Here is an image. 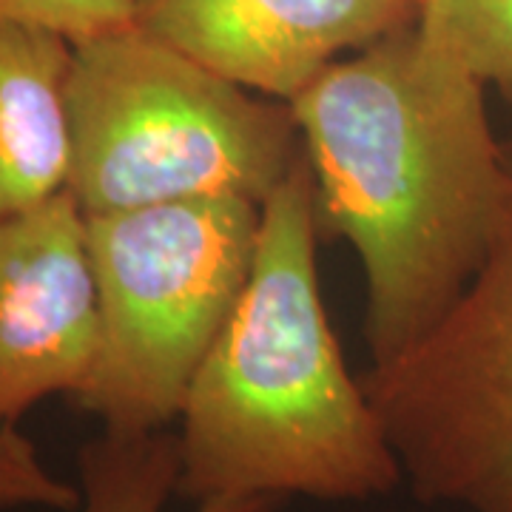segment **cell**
I'll list each match as a JSON object with an SVG mask.
<instances>
[{
    "label": "cell",
    "mask_w": 512,
    "mask_h": 512,
    "mask_svg": "<svg viewBox=\"0 0 512 512\" xmlns=\"http://www.w3.org/2000/svg\"><path fill=\"white\" fill-rule=\"evenodd\" d=\"M69 194L86 217L163 202H262L302 160L291 103L251 92L134 23L77 40Z\"/></svg>",
    "instance_id": "obj_3"
},
{
    "label": "cell",
    "mask_w": 512,
    "mask_h": 512,
    "mask_svg": "<svg viewBox=\"0 0 512 512\" xmlns=\"http://www.w3.org/2000/svg\"><path fill=\"white\" fill-rule=\"evenodd\" d=\"M72 52L55 29L0 23V220L69 191Z\"/></svg>",
    "instance_id": "obj_8"
},
{
    "label": "cell",
    "mask_w": 512,
    "mask_h": 512,
    "mask_svg": "<svg viewBox=\"0 0 512 512\" xmlns=\"http://www.w3.org/2000/svg\"><path fill=\"white\" fill-rule=\"evenodd\" d=\"M316 194L302 160L262 202L254 265L180 410L177 495L367 501L402 464L350 376L316 271Z\"/></svg>",
    "instance_id": "obj_2"
},
{
    "label": "cell",
    "mask_w": 512,
    "mask_h": 512,
    "mask_svg": "<svg viewBox=\"0 0 512 512\" xmlns=\"http://www.w3.org/2000/svg\"><path fill=\"white\" fill-rule=\"evenodd\" d=\"M362 384L421 504L512 512V208L450 308Z\"/></svg>",
    "instance_id": "obj_5"
},
{
    "label": "cell",
    "mask_w": 512,
    "mask_h": 512,
    "mask_svg": "<svg viewBox=\"0 0 512 512\" xmlns=\"http://www.w3.org/2000/svg\"><path fill=\"white\" fill-rule=\"evenodd\" d=\"M0 23H32L77 43L131 26V9L128 0H0Z\"/></svg>",
    "instance_id": "obj_12"
},
{
    "label": "cell",
    "mask_w": 512,
    "mask_h": 512,
    "mask_svg": "<svg viewBox=\"0 0 512 512\" xmlns=\"http://www.w3.org/2000/svg\"><path fill=\"white\" fill-rule=\"evenodd\" d=\"M100 345L86 214L69 191L0 220V430L74 399Z\"/></svg>",
    "instance_id": "obj_6"
},
{
    "label": "cell",
    "mask_w": 512,
    "mask_h": 512,
    "mask_svg": "<svg viewBox=\"0 0 512 512\" xmlns=\"http://www.w3.org/2000/svg\"><path fill=\"white\" fill-rule=\"evenodd\" d=\"M319 234L365 276L370 365L430 328L473 279L512 208V160L487 86L421 23L333 60L291 100Z\"/></svg>",
    "instance_id": "obj_1"
},
{
    "label": "cell",
    "mask_w": 512,
    "mask_h": 512,
    "mask_svg": "<svg viewBox=\"0 0 512 512\" xmlns=\"http://www.w3.org/2000/svg\"><path fill=\"white\" fill-rule=\"evenodd\" d=\"M77 507L80 487L52 473L18 427L0 430V512H77Z\"/></svg>",
    "instance_id": "obj_11"
},
{
    "label": "cell",
    "mask_w": 512,
    "mask_h": 512,
    "mask_svg": "<svg viewBox=\"0 0 512 512\" xmlns=\"http://www.w3.org/2000/svg\"><path fill=\"white\" fill-rule=\"evenodd\" d=\"M262 205L163 202L86 217L100 345L72 402L106 430H165L251 274Z\"/></svg>",
    "instance_id": "obj_4"
},
{
    "label": "cell",
    "mask_w": 512,
    "mask_h": 512,
    "mask_svg": "<svg viewBox=\"0 0 512 512\" xmlns=\"http://www.w3.org/2000/svg\"><path fill=\"white\" fill-rule=\"evenodd\" d=\"M419 23L512 106V0H419Z\"/></svg>",
    "instance_id": "obj_10"
},
{
    "label": "cell",
    "mask_w": 512,
    "mask_h": 512,
    "mask_svg": "<svg viewBox=\"0 0 512 512\" xmlns=\"http://www.w3.org/2000/svg\"><path fill=\"white\" fill-rule=\"evenodd\" d=\"M128 9L137 29L285 103L333 60L419 20V0H128Z\"/></svg>",
    "instance_id": "obj_7"
},
{
    "label": "cell",
    "mask_w": 512,
    "mask_h": 512,
    "mask_svg": "<svg viewBox=\"0 0 512 512\" xmlns=\"http://www.w3.org/2000/svg\"><path fill=\"white\" fill-rule=\"evenodd\" d=\"M77 512H163L180 487L177 433L106 430L77 453ZM274 498H205L194 512H274Z\"/></svg>",
    "instance_id": "obj_9"
}]
</instances>
